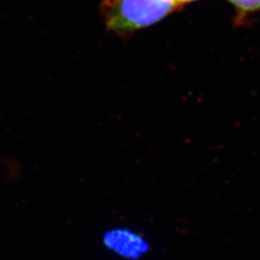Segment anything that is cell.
Masks as SVG:
<instances>
[{
    "instance_id": "4",
    "label": "cell",
    "mask_w": 260,
    "mask_h": 260,
    "mask_svg": "<svg viewBox=\"0 0 260 260\" xmlns=\"http://www.w3.org/2000/svg\"><path fill=\"white\" fill-rule=\"evenodd\" d=\"M177 3H178V5H179L180 7H182V6L185 5V4L194 2V1H198V0H177Z\"/></svg>"
},
{
    "instance_id": "2",
    "label": "cell",
    "mask_w": 260,
    "mask_h": 260,
    "mask_svg": "<svg viewBox=\"0 0 260 260\" xmlns=\"http://www.w3.org/2000/svg\"><path fill=\"white\" fill-rule=\"evenodd\" d=\"M103 243L108 250L127 260H139L149 250V243L140 233L126 229H115L105 233Z\"/></svg>"
},
{
    "instance_id": "1",
    "label": "cell",
    "mask_w": 260,
    "mask_h": 260,
    "mask_svg": "<svg viewBox=\"0 0 260 260\" xmlns=\"http://www.w3.org/2000/svg\"><path fill=\"white\" fill-rule=\"evenodd\" d=\"M178 8L177 0H103L101 14L108 31L123 35L155 24Z\"/></svg>"
},
{
    "instance_id": "3",
    "label": "cell",
    "mask_w": 260,
    "mask_h": 260,
    "mask_svg": "<svg viewBox=\"0 0 260 260\" xmlns=\"http://www.w3.org/2000/svg\"><path fill=\"white\" fill-rule=\"evenodd\" d=\"M236 11L238 20L260 11V0H226Z\"/></svg>"
}]
</instances>
